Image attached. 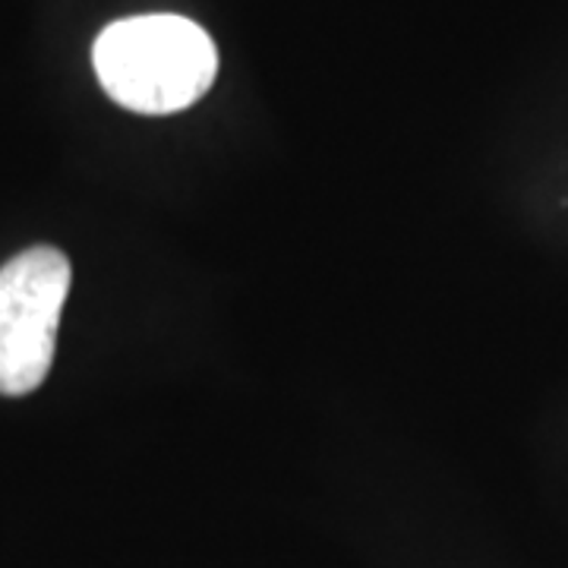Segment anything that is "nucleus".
I'll return each mask as SVG.
<instances>
[{
    "mask_svg": "<svg viewBox=\"0 0 568 568\" xmlns=\"http://www.w3.org/2000/svg\"><path fill=\"white\" fill-rule=\"evenodd\" d=\"M102 89L136 114H174L200 102L219 73L203 26L174 13L111 22L92 48Z\"/></svg>",
    "mask_w": 568,
    "mask_h": 568,
    "instance_id": "1",
    "label": "nucleus"
},
{
    "mask_svg": "<svg viewBox=\"0 0 568 568\" xmlns=\"http://www.w3.org/2000/svg\"><path fill=\"white\" fill-rule=\"evenodd\" d=\"M70 294V263L54 246H32L0 268V395L44 383Z\"/></svg>",
    "mask_w": 568,
    "mask_h": 568,
    "instance_id": "2",
    "label": "nucleus"
}]
</instances>
